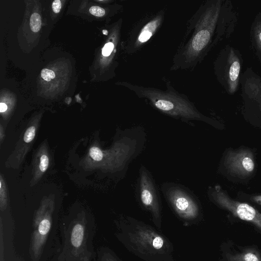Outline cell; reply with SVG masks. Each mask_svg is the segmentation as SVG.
Segmentation results:
<instances>
[{"mask_svg":"<svg viewBox=\"0 0 261 261\" xmlns=\"http://www.w3.org/2000/svg\"><path fill=\"white\" fill-rule=\"evenodd\" d=\"M117 225V238L136 256L144 261H174L172 243L151 226L128 216Z\"/></svg>","mask_w":261,"mask_h":261,"instance_id":"cell-1","label":"cell"},{"mask_svg":"<svg viewBox=\"0 0 261 261\" xmlns=\"http://www.w3.org/2000/svg\"><path fill=\"white\" fill-rule=\"evenodd\" d=\"M161 190L173 212L186 225L197 222L201 215L200 203L189 189L178 184L166 182L162 185Z\"/></svg>","mask_w":261,"mask_h":261,"instance_id":"cell-2","label":"cell"},{"mask_svg":"<svg viewBox=\"0 0 261 261\" xmlns=\"http://www.w3.org/2000/svg\"><path fill=\"white\" fill-rule=\"evenodd\" d=\"M243 63L240 51L230 44L220 50L215 61L217 79L229 95H233L239 89Z\"/></svg>","mask_w":261,"mask_h":261,"instance_id":"cell-3","label":"cell"},{"mask_svg":"<svg viewBox=\"0 0 261 261\" xmlns=\"http://www.w3.org/2000/svg\"><path fill=\"white\" fill-rule=\"evenodd\" d=\"M137 194L141 206L150 214L153 223L161 230L162 205L159 192L152 174L143 165L139 169Z\"/></svg>","mask_w":261,"mask_h":261,"instance_id":"cell-4","label":"cell"},{"mask_svg":"<svg viewBox=\"0 0 261 261\" xmlns=\"http://www.w3.org/2000/svg\"><path fill=\"white\" fill-rule=\"evenodd\" d=\"M153 105L161 112L185 122L203 121L215 125V121L199 112L191 104L178 97L157 96L149 97Z\"/></svg>","mask_w":261,"mask_h":261,"instance_id":"cell-5","label":"cell"},{"mask_svg":"<svg viewBox=\"0 0 261 261\" xmlns=\"http://www.w3.org/2000/svg\"><path fill=\"white\" fill-rule=\"evenodd\" d=\"M208 194L210 199L218 206L240 219L252 223L261 230V213L253 207L232 199L218 185L210 187Z\"/></svg>","mask_w":261,"mask_h":261,"instance_id":"cell-6","label":"cell"},{"mask_svg":"<svg viewBox=\"0 0 261 261\" xmlns=\"http://www.w3.org/2000/svg\"><path fill=\"white\" fill-rule=\"evenodd\" d=\"M89 231L87 226L82 221H75L69 226L66 232L65 248L68 261H88L87 241Z\"/></svg>","mask_w":261,"mask_h":261,"instance_id":"cell-7","label":"cell"},{"mask_svg":"<svg viewBox=\"0 0 261 261\" xmlns=\"http://www.w3.org/2000/svg\"><path fill=\"white\" fill-rule=\"evenodd\" d=\"M240 85L244 109L261 114V77L251 67H248L241 74Z\"/></svg>","mask_w":261,"mask_h":261,"instance_id":"cell-8","label":"cell"},{"mask_svg":"<svg viewBox=\"0 0 261 261\" xmlns=\"http://www.w3.org/2000/svg\"><path fill=\"white\" fill-rule=\"evenodd\" d=\"M30 254L32 261H38L41 255L51 225L49 212H40L34 223Z\"/></svg>","mask_w":261,"mask_h":261,"instance_id":"cell-9","label":"cell"},{"mask_svg":"<svg viewBox=\"0 0 261 261\" xmlns=\"http://www.w3.org/2000/svg\"><path fill=\"white\" fill-rule=\"evenodd\" d=\"M225 165L233 174L241 177L249 176L255 168L252 152L246 149L229 152L226 156Z\"/></svg>","mask_w":261,"mask_h":261,"instance_id":"cell-10","label":"cell"},{"mask_svg":"<svg viewBox=\"0 0 261 261\" xmlns=\"http://www.w3.org/2000/svg\"><path fill=\"white\" fill-rule=\"evenodd\" d=\"M249 38L251 49L261 66V11L256 14L251 23Z\"/></svg>","mask_w":261,"mask_h":261,"instance_id":"cell-11","label":"cell"},{"mask_svg":"<svg viewBox=\"0 0 261 261\" xmlns=\"http://www.w3.org/2000/svg\"><path fill=\"white\" fill-rule=\"evenodd\" d=\"M226 258L227 261H261V254L256 249L248 248L229 254Z\"/></svg>","mask_w":261,"mask_h":261,"instance_id":"cell-12","label":"cell"},{"mask_svg":"<svg viewBox=\"0 0 261 261\" xmlns=\"http://www.w3.org/2000/svg\"><path fill=\"white\" fill-rule=\"evenodd\" d=\"M156 26V21H152L147 24L139 37V41L142 43L146 42L152 36Z\"/></svg>","mask_w":261,"mask_h":261,"instance_id":"cell-13","label":"cell"},{"mask_svg":"<svg viewBox=\"0 0 261 261\" xmlns=\"http://www.w3.org/2000/svg\"><path fill=\"white\" fill-rule=\"evenodd\" d=\"M30 26L31 30L35 33L38 32L41 27L40 15L37 13H34L31 16Z\"/></svg>","mask_w":261,"mask_h":261,"instance_id":"cell-14","label":"cell"},{"mask_svg":"<svg viewBox=\"0 0 261 261\" xmlns=\"http://www.w3.org/2000/svg\"><path fill=\"white\" fill-rule=\"evenodd\" d=\"M89 154L91 158L96 161H101L104 156L103 152L96 146H93L90 148Z\"/></svg>","mask_w":261,"mask_h":261,"instance_id":"cell-15","label":"cell"},{"mask_svg":"<svg viewBox=\"0 0 261 261\" xmlns=\"http://www.w3.org/2000/svg\"><path fill=\"white\" fill-rule=\"evenodd\" d=\"M36 127L34 126L29 127L25 131L24 135V141L26 143L32 141L35 136Z\"/></svg>","mask_w":261,"mask_h":261,"instance_id":"cell-16","label":"cell"},{"mask_svg":"<svg viewBox=\"0 0 261 261\" xmlns=\"http://www.w3.org/2000/svg\"><path fill=\"white\" fill-rule=\"evenodd\" d=\"M41 76L45 81H50L55 77V73L52 70L44 68L41 71Z\"/></svg>","mask_w":261,"mask_h":261,"instance_id":"cell-17","label":"cell"},{"mask_svg":"<svg viewBox=\"0 0 261 261\" xmlns=\"http://www.w3.org/2000/svg\"><path fill=\"white\" fill-rule=\"evenodd\" d=\"M49 164V159L46 154H43L40 157L39 169L42 172H44L47 169Z\"/></svg>","mask_w":261,"mask_h":261,"instance_id":"cell-18","label":"cell"},{"mask_svg":"<svg viewBox=\"0 0 261 261\" xmlns=\"http://www.w3.org/2000/svg\"><path fill=\"white\" fill-rule=\"evenodd\" d=\"M89 12L92 15L97 17H101L105 14V10L99 6H92L89 9Z\"/></svg>","mask_w":261,"mask_h":261,"instance_id":"cell-19","label":"cell"},{"mask_svg":"<svg viewBox=\"0 0 261 261\" xmlns=\"http://www.w3.org/2000/svg\"><path fill=\"white\" fill-rule=\"evenodd\" d=\"M101 261H120V260L112 252L106 251L103 253Z\"/></svg>","mask_w":261,"mask_h":261,"instance_id":"cell-20","label":"cell"},{"mask_svg":"<svg viewBox=\"0 0 261 261\" xmlns=\"http://www.w3.org/2000/svg\"><path fill=\"white\" fill-rule=\"evenodd\" d=\"M114 48V44L112 42H108L105 44L102 49V54L103 56H109Z\"/></svg>","mask_w":261,"mask_h":261,"instance_id":"cell-21","label":"cell"},{"mask_svg":"<svg viewBox=\"0 0 261 261\" xmlns=\"http://www.w3.org/2000/svg\"><path fill=\"white\" fill-rule=\"evenodd\" d=\"M61 9V2L60 0H55L52 3V9L55 13L60 12Z\"/></svg>","mask_w":261,"mask_h":261,"instance_id":"cell-22","label":"cell"},{"mask_svg":"<svg viewBox=\"0 0 261 261\" xmlns=\"http://www.w3.org/2000/svg\"><path fill=\"white\" fill-rule=\"evenodd\" d=\"M252 200L261 205V195H256L251 197Z\"/></svg>","mask_w":261,"mask_h":261,"instance_id":"cell-23","label":"cell"},{"mask_svg":"<svg viewBox=\"0 0 261 261\" xmlns=\"http://www.w3.org/2000/svg\"><path fill=\"white\" fill-rule=\"evenodd\" d=\"M7 110V106L3 102L0 103V112L1 113L5 112Z\"/></svg>","mask_w":261,"mask_h":261,"instance_id":"cell-24","label":"cell"}]
</instances>
